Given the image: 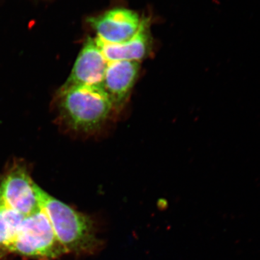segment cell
<instances>
[{
  "mask_svg": "<svg viewBox=\"0 0 260 260\" xmlns=\"http://www.w3.org/2000/svg\"><path fill=\"white\" fill-rule=\"evenodd\" d=\"M60 117L72 129L92 133L99 129L112 114L114 106L101 85H78L58 91Z\"/></svg>",
  "mask_w": 260,
  "mask_h": 260,
  "instance_id": "cell-2",
  "label": "cell"
},
{
  "mask_svg": "<svg viewBox=\"0 0 260 260\" xmlns=\"http://www.w3.org/2000/svg\"><path fill=\"white\" fill-rule=\"evenodd\" d=\"M9 254L34 260H56L68 253L42 209L24 217L14 240L0 256Z\"/></svg>",
  "mask_w": 260,
  "mask_h": 260,
  "instance_id": "cell-3",
  "label": "cell"
},
{
  "mask_svg": "<svg viewBox=\"0 0 260 260\" xmlns=\"http://www.w3.org/2000/svg\"><path fill=\"white\" fill-rule=\"evenodd\" d=\"M140 69L139 61H109L102 86L107 92L114 109L121 107L129 97Z\"/></svg>",
  "mask_w": 260,
  "mask_h": 260,
  "instance_id": "cell-7",
  "label": "cell"
},
{
  "mask_svg": "<svg viewBox=\"0 0 260 260\" xmlns=\"http://www.w3.org/2000/svg\"><path fill=\"white\" fill-rule=\"evenodd\" d=\"M24 217L0 205V256L14 240Z\"/></svg>",
  "mask_w": 260,
  "mask_h": 260,
  "instance_id": "cell-9",
  "label": "cell"
},
{
  "mask_svg": "<svg viewBox=\"0 0 260 260\" xmlns=\"http://www.w3.org/2000/svg\"><path fill=\"white\" fill-rule=\"evenodd\" d=\"M96 39L98 44L108 61H140L146 57L150 51V39L149 23L143 20L139 31L127 42L121 44H107Z\"/></svg>",
  "mask_w": 260,
  "mask_h": 260,
  "instance_id": "cell-8",
  "label": "cell"
},
{
  "mask_svg": "<svg viewBox=\"0 0 260 260\" xmlns=\"http://www.w3.org/2000/svg\"><path fill=\"white\" fill-rule=\"evenodd\" d=\"M143 20L134 11L118 8L91 17L88 22L99 40L107 44H121L138 34Z\"/></svg>",
  "mask_w": 260,
  "mask_h": 260,
  "instance_id": "cell-5",
  "label": "cell"
},
{
  "mask_svg": "<svg viewBox=\"0 0 260 260\" xmlns=\"http://www.w3.org/2000/svg\"><path fill=\"white\" fill-rule=\"evenodd\" d=\"M109 61L106 59L95 38H89L78 54L69 78L62 87L101 85ZM103 87V86H102Z\"/></svg>",
  "mask_w": 260,
  "mask_h": 260,
  "instance_id": "cell-6",
  "label": "cell"
},
{
  "mask_svg": "<svg viewBox=\"0 0 260 260\" xmlns=\"http://www.w3.org/2000/svg\"><path fill=\"white\" fill-rule=\"evenodd\" d=\"M42 191L23 162H12L0 176V205L23 217L42 210Z\"/></svg>",
  "mask_w": 260,
  "mask_h": 260,
  "instance_id": "cell-4",
  "label": "cell"
},
{
  "mask_svg": "<svg viewBox=\"0 0 260 260\" xmlns=\"http://www.w3.org/2000/svg\"><path fill=\"white\" fill-rule=\"evenodd\" d=\"M41 205L68 254L93 255L103 249L104 242L98 236L97 225L91 216L56 199L44 189Z\"/></svg>",
  "mask_w": 260,
  "mask_h": 260,
  "instance_id": "cell-1",
  "label": "cell"
}]
</instances>
